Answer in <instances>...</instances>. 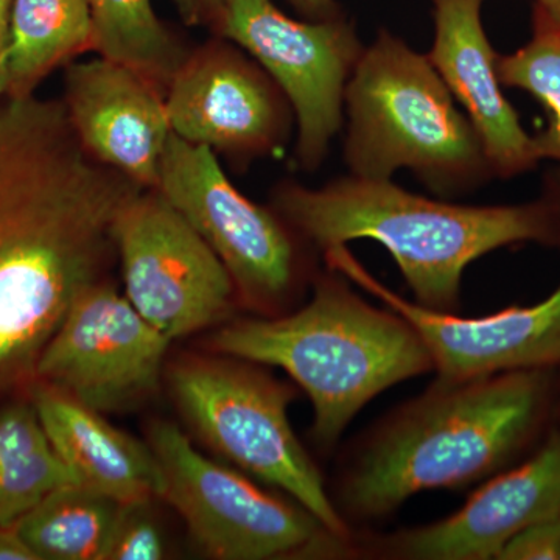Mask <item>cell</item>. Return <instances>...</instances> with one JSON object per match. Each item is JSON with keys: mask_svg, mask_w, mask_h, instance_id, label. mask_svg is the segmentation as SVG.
<instances>
[{"mask_svg": "<svg viewBox=\"0 0 560 560\" xmlns=\"http://www.w3.org/2000/svg\"><path fill=\"white\" fill-rule=\"evenodd\" d=\"M92 49L88 0H13L7 46V95L25 97L51 70Z\"/></svg>", "mask_w": 560, "mask_h": 560, "instance_id": "18", "label": "cell"}, {"mask_svg": "<svg viewBox=\"0 0 560 560\" xmlns=\"http://www.w3.org/2000/svg\"><path fill=\"white\" fill-rule=\"evenodd\" d=\"M151 501L121 504L103 560H160L165 558V539L150 511Z\"/></svg>", "mask_w": 560, "mask_h": 560, "instance_id": "23", "label": "cell"}, {"mask_svg": "<svg viewBox=\"0 0 560 560\" xmlns=\"http://www.w3.org/2000/svg\"><path fill=\"white\" fill-rule=\"evenodd\" d=\"M149 444L164 475L162 499L212 558L276 559L346 544L301 504L287 503L241 471L201 455L175 423L154 422Z\"/></svg>", "mask_w": 560, "mask_h": 560, "instance_id": "7", "label": "cell"}, {"mask_svg": "<svg viewBox=\"0 0 560 560\" xmlns=\"http://www.w3.org/2000/svg\"><path fill=\"white\" fill-rule=\"evenodd\" d=\"M548 370L438 381L372 434L350 463L338 511L377 521L425 490L456 489L510 463L539 425Z\"/></svg>", "mask_w": 560, "mask_h": 560, "instance_id": "2", "label": "cell"}, {"mask_svg": "<svg viewBox=\"0 0 560 560\" xmlns=\"http://www.w3.org/2000/svg\"><path fill=\"white\" fill-rule=\"evenodd\" d=\"M497 70L501 84L529 92L548 110L550 125L533 138L534 153L560 164V21L536 5L529 43L499 57Z\"/></svg>", "mask_w": 560, "mask_h": 560, "instance_id": "22", "label": "cell"}, {"mask_svg": "<svg viewBox=\"0 0 560 560\" xmlns=\"http://www.w3.org/2000/svg\"><path fill=\"white\" fill-rule=\"evenodd\" d=\"M324 256L330 270L374 294L411 324L429 349L438 381H469L560 364V285L537 304L463 318L404 300L361 267L346 245L326 249Z\"/></svg>", "mask_w": 560, "mask_h": 560, "instance_id": "12", "label": "cell"}, {"mask_svg": "<svg viewBox=\"0 0 560 560\" xmlns=\"http://www.w3.org/2000/svg\"><path fill=\"white\" fill-rule=\"evenodd\" d=\"M536 3L556 21H560V0H536Z\"/></svg>", "mask_w": 560, "mask_h": 560, "instance_id": "29", "label": "cell"}, {"mask_svg": "<svg viewBox=\"0 0 560 560\" xmlns=\"http://www.w3.org/2000/svg\"><path fill=\"white\" fill-rule=\"evenodd\" d=\"M0 560H36L16 526H0Z\"/></svg>", "mask_w": 560, "mask_h": 560, "instance_id": "27", "label": "cell"}, {"mask_svg": "<svg viewBox=\"0 0 560 560\" xmlns=\"http://www.w3.org/2000/svg\"><path fill=\"white\" fill-rule=\"evenodd\" d=\"M209 346L219 355L285 371L312 401V434L323 448L334 447L383 390L433 370L411 324L361 300L341 275L320 279L301 311L237 320Z\"/></svg>", "mask_w": 560, "mask_h": 560, "instance_id": "4", "label": "cell"}, {"mask_svg": "<svg viewBox=\"0 0 560 560\" xmlns=\"http://www.w3.org/2000/svg\"><path fill=\"white\" fill-rule=\"evenodd\" d=\"M165 103L173 135L231 158L271 156L289 142L285 95L259 62L224 40L187 57Z\"/></svg>", "mask_w": 560, "mask_h": 560, "instance_id": "13", "label": "cell"}, {"mask_svg": "<svg viewBox=\"0 0 560 560\" xmlns=\"http://www.w3.org/2000/svg\"><path fill=\"white\" fill-rule=\"evenodd\" d=\"M121 504L73 482L54 490L14 526L36 560H103Z\"/></svg>", "mask_w": 560, "mask_h": 560, "instance_id": "20", "label": "cell"}, {"mask_svg": "<svg viewBox=\"0 0 560 560\" xmlns=\"http://www.w3.org/2000/svg\"><path fill=\"white\" fill-rule=\"evenodd\" d=\"M261 66L293 109L294 158L305 172L318 171L345 124V95L364 50L346 16L296 21L272 0H228L217 27Z\"/></svg>", "mask_w": 560, "mask_h": 560, "instance_id": "8", "label": "cell"}, {"mask_svg": "<svg viewBox=\"0 0 560 560\" xmlns=\"http://www.w3.org/2000/svg\"><path fill=\"white\" fill-rule=\"evenodd\" d=\"M275 208L291 228L326 250L355 241L388 249L416 304L456 313L464 272L492 250L523 242H550L551 209L541 202L466 206L433 200L393 179L348 175L319 189L285 183Z\"/></svg>", "mask_w": 560, "mask_h": 560, "instance_id": "3", "label": "cell"}, {"mask_svg": "<svg viewBox=\"0 0 560 560\" xmlns=\"http://www.w3.org/2000/svg\"><path fill=\"white\" fill-rule=\"evenodd\" d=\"M180 18L189 25L215 28L228 0H175Z\"/></svg>", "mask_w": 560, "mask_h": 560, "instance_id": "25", "label": "cell"}, {"mask_svg": "<svg viewBox=\"0 0 560 560\" xmlns=\"http://www.w3.org/2000/svg\"><path fill=\"white\" fill-rule=\"evenodd\" d=\"M500 560H560V522L537 523L515 534L499 552Z\"/></svg>", "mask_w": 560, "mask_h": 560, "instance_id": "24", "label": "cell"}, {"mask_svg": "<svg viewBox=\"0 0 560 560\" xmlns=\"http://www.w3.org/2000/svg\"><path fill=\"white\" fill-rule=\"evenodd\" d=\"M11 3L13 0H0V98L7 95V46Z\"/></svg>", "mask_w": 560, "mask_h": 560, "instance_id": "28", "label": "cell"}, {"mask_svg": "<svg viewBox=\"0 0 560 560\" xmlns=\"http://www.w3.org/2000/svg\"><path fill=\"white\" fill-rule=\"evenodd\" d=\"M31 400L55 451L79 485L120 503L162 499L164 475L150 444L117 430L91 410L44 383Z\"/></svg>", "mask_w": 560, "mask_h": 560, "instance_id": "17", "label": "cell"}, {"mask_svg": "<svg viewBox=\"0 0 560 560\" xmlns=\"http://www.w3.org/2000/svg\"><path fill=\"white\" fill-rule=\"evenodd\" d=\"M114 243L125 296L173 341L231 312L234 280L208 243L156 189H143L119 213Z\"/></svg>", "mask_w": 560, "mask_h": 560, "instance_id": "9", "label": "cell"}, {"mask_svg": "<svg viewBox=\"0 0 560 560\" xmlns=\"http://www.w3.org/2000/svg\"><path fill=\"white\" fill-rule=\"evenodd\" d=\"M88 7L92 49L167 91L190 54L162 24L151 0H88Z\"/></svg>", "mask_w": 560, "mask_h": 560, "instance_id": "21", "label": "cell"}, {"mask_svg": "<svg viewBox=\"0 0 560 560\" xmlns=\"http://www.w3.org/2000/svg\"><path fill=\"white\" fill-rule=\"evenodd\" d=\"M171 342L127 296L98 282L73 302L33 378L91 410L120 411L158 389Z\"/></svg>", "mask_w": 560, "mask_h": 560, "instance_id": "11", "label": "cell"}, {"mask_svg": "<svg viewBox=\"0 0 560 560\" xmlns=\"http://www.w3.org/2000/svg\"><path fill=\"white\" fill-rule=\"evenodd\" d=\"M349 175L393 179L400 171L441 198L477 189L493 175L477 132L429 55L388 28L364 47L345 95Z\"/></svg>", "mask_w": 560, "mask_h": 560, "instance_id": "5", "label": "cell"}, {"mask_svg": "<svg viewBox=\"0 0 560 560\" xmlns=\"http://www.w3.org/2000/svg\"><path fill=\"white\" fill-rule=\"evenodd\" d=\"M77 482L32 400L0 410V526H14L62 486Z\"/></svg>", "mask_w": 560, "mask_h": 560, "instance_id": "19", "label": "cell"}, {"mask_svg": "<svg viewBox=\"0 0 560 560\" xmlns=\"http://www.w3.org/2000/svg\"><path fill=\"white\" fill-rule=\"evenodd\" d=\"M560 522V433L517 469L471 493L451 517L400 530L382 541L401 559L489 560L537 523Z\"/></svg>", "mask_w": 560, "mask_h": 560, "instance_id": "15", "label": "cell"}, {"mask_svg": "<svg viewBox=\"0 0 560 560\" xmlns=\"http://www.w3.org/2000/svg\"><path fill=\"white\" fill-rule=\"evenodd\" d=\"M142 186L81 145L65 102L0 103V386L33 377L73 302L113 254Z\"/></svg>", "mask_w": 560, "mask_h": 560, "instance_id": "1", "label": "cell"}, {"mask_svg": "<svg viewBox=\"0 0 560 560\" xmlns=\"http://www.w3.org/2000/svg\"><path fill=\"white\" fill-rule=\"evenodd\" d=\"M167 378L180 415L209 448L289 493L330 534L349 541L345 518L291 427L290 386L256 363L232 357H186L173 364Z\"/></svg>", "mask_w": 560, "mask_h": 560, "instance_id": "6", "label": "cell"}, {"mask_svg": "<svg viewBox=\"0 0 560 560\" xmlns=\"http://www.w3.org/2000/svg\"><path fill=\"white\" fill-rule=\"evenodd\" d=\"M65 105L92 156L143 189H156L173 132L165 91L138 70L101 57L69 66Z\"/></svg>", "mask_w": 560, "mask_h": 560, "instance_id": "14", "label": "cell"}, {"mask_svg": "<svg viewBox=\"0 0 560 560\" xmlns=\"http://www.w3.org/2000/svg\"><path fill=\"white\" fill-rule=\"evenodd\" d=\"M434 36L429 51L480 139L493 175L510 178L537 164L533 138L501 91L499 55L482 25V0H430Z\"/></svg>", "mask_w": 560, "mask_h": 560, "instance_id": "16", "label": "cell"}, {"mask_svg": "<svg viewBox=\"0 0 560 560\" xmlns=\"http://www.w3.org/2000/svg\"><path fill=\"white\" fill-rule=\"evenodd\" d=\"M156 190L223 261L243 300L270 308L294 279V246L276 213L246 198L213 150L173 135Z\"/></svg>", "mask_w": 560, "mask_h": 560, "instance_id": "10", "label": "cell"}, {"mask_svg": "<svg viewBox=\"0 0 560 560\" xmlns=\"http://www.w3.org/2000/svg\"><path fill=\"white\" fill-rule=\"evenodd\" d=\"M289 3L308 21H329L345 16L337 0H289Z\"/></svg>", "mask_w": 560, "mask_h": 560, "instance_id": "26", "label": "cell"}]
</instances>
